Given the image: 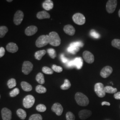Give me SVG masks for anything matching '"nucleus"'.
Listing matches in <instances>:
<instances>
[{"label":"nucleus","mask_w":120,"mask_h":120,"mask_svg":"<svg viewBox=\"0 0 120 120\" xmlns=\"http://www.w3.org/2000/svg\"><path fill=\"white\" fill-rule=\"evenodd\" d=\"M75 99L77 104L82 106H86L89 104L88 97L82 93L78 92L75 95Z\"/></svg>","instance_id":"1"},{"label":"nucleus","mask_w":120,"mask_h":120,"mask_svg":"<svg viewBox=\"0 0 120 120\" xmlns=\"http://www.w3.org/2000/svg\"><path fill=\"white\" fill-rule=\"evenodd\" d=\"M49 35V44L53 46H58L61 43V40L58 34L56 32H50Z\"/></svg>","instance_id":"2"},{"label":"nucleus","mask_w":120,"mask_h":120,"mask_svg":"<svg viewBox=\"0 0 120 120\" xmlns=\"http://www.w3.org/2000/svg\"><path fill=\"white\" fill-rule=\"evenodd\" d=\"M84 44L82 41H77L71 43L67 49L68 52L73 54H75L80 50V48L83 47Z\"/></svg>","instance_id":"3"},{"label":"nucleus","mask_w":120,"mask_h":120,"mask_svg":"<svg viewBox=\"0 0 120 120\" xmlns=\"http://www.w3.org/2000/svg\"><path fill=\"white\" fill-rule=\"evenodd\" d=\"M83 64V61L81 57H77L73 60L69 61L67 63L68 67H76L78 69H82Z\"/></svg>","instance_id":"4"},{"label":"nucleus","mask_w":120,"mask_h":120,"mask_svg":"<svg viewBox=\"0 0 120 120\" xmlns=\"http://www.w3.org/2000/svg\"><path fill=\"white\" fill-rule=\"evenodd\" d=\"M49 40L48 35H43L40 36L36 41V45L37 47H43L49 44Z\"/></svg>","instance_id":"5"},{"label":"nucleus","mask_w":120,"mask_h":120,"mask_svg":"<svg viewBox=\"0 0 120 120\" xmlns=\"http://www.w3.org/2000/svg\"><path fill=\"white\" fill-rule=\"evenodd\" d=\"M35 101L34 97L31 95H28L23 99V105L24 107L26 109H29L34 105Z\"/></svg>","instance_id":"6"},{"label":"nucleus","mask_w":120,"mask_h":120,"mask_svg":"<svg viewBox=\"0 0 120 120\" xmlns=\"http://www.w3.org/2000/svg\"><path fill=\"white\" fill-rule=\"evenodd\" d=\"M94 91L96 94L99 98H104L105 96V87L101 83H97L95 85Z\"/></svg>","instance_id":"7"},{"label":"nucleus","mask_w":120,"mask_h":120,"mask_svg":"<svg viewBox=\"0 0 120 120\" xmlns=\"http://www.w3.org/2000/svg\"><path fill=\"white\" fill-rule=\"evenodd\" d=\"M74 22L78 25H83L86 22V18L83 14L81 13H76L73 16Z\"/></svg>","instance_id":"8"},{"label":"nucleus","mask_w":120,"mask_h":120,"mask_svg":"<svg viewBox=\"0 0 120 120\" xmlns=\"http://www.w3.org/2000/svg\"><path fill=\"white\" fill-rule=\"evenodd\" d=\"M33 64L29 61H25L22 65V71L25 75L29 74L33 69Z\"/></svg>","instance_id":"9"},{"label":"nucleus","mask_w":120,"mask_h":120,"mask_svg":"<svg viewBox=\"0 0 120 120\" xmlns=\"http://www.w3.org/2000/svg\"><path fill=\"white\" fill-rule=\"evenodd\" d=\"M24 14L23 12L21 10H17L14 16L13 22L15 25H20L23 20Z\"/></svg>","instance_id":"10"},{"label":"nucleus","mask_w":120,"mask_h":120,"mask_svg":"<svg viewBox=\"0 0 120 120\" xmlns=\"http://www.w3.org/2000/svg\"><path fill=\"white\" fill-rule=\"evenodd\" d=\"M117 4V1L116 0H109L108 1L106 9L108 13H113L116 9Z\"/></svg>","instance_id":"11"},{"label":"nucleus","mask_w":120,"mask_h":120,"mask_svg":"<svg viewBox=\"0 0 120 120\" xmlns=\"http://www.w3.org/2000/svg\"><path fill=\"white\" fill-rule=\"evenodd\" d=\"M83 57L84 60L89 64H92L94 61V55L90 51H85L83 53Z\"/></svg>","instance_id":"12"},{"label":"nucleus","mask_w":120,"mask_h":120,"mask_svg":"<svg viewBox=\"0 0 120 120\" xmlns=\"http://www.w3.org/2000/svg\"><path fill=\"white\" fill-rule=\"evenodd\" d=\"M12 113L11 111L7 108H4L1 110V116L3 120H11Z\"/></svg>","instance_id":"13"},{"label":"nucleus","mask_w":120,"mask_h":120,"mask_svg":"<svg viewBox=\"0 0 120 120\" xmlns=\"http://www.w3.org/2000/svg\"><path fill=\"white\" fill-rule=\"evenodd\" d=\"M112 68L110 66H106L101 69L100 75L104 78L109 77L112 72Z\"/></svg>","instance_id":"14"},{"label":"nucleus","mask_w":120,"mask_h":120,"mask_svg":"<svg viewBox=\"0 0 120 120\" xmlns=\"http://www.w3.org/2000/svg\"><path fill=\"white\" fill-rule=\"evenodd\" d=\"M51 109L52 111L54 112L58 116H60L63 112V108L59 103H54L52 105Z\"/></svg>","instance_id":"15"},{"label":"nucleus","mask_w":120,"mask_h":120,"mask_svg":"<svg viewBox=\"0 0 120 120\" xmlns=\"http://www.w3.org/2000/svg\"><path fill=\"white\" fill-rule=\"evenodd\" d=\"M92 114V112L89 110L84 109L79 112L78 116L79 118L82 120H86L90 117Z\"/></svg>","instance_id":"16"},{"label":"nucleus","mask_w":120,"mask_h":120,"mask_svg":"<svg viewBox=\"0 0 120 120\" xmlns=\"http://www.w3.org/2000/svg\"><path fill=\"white\" fill-rule=\"evenodd\" d=\"M38 29L36 26H30L26 29L25 34L28 36H31L34 35L38 32Z\"/></svg>","instance_id":"17"},{"label":"nucleus","mask_w":120,"mask_h":120,"mask_svg":"<svg viewBox=\"0 0 120 120\" xmlns=\"http://www.w3.org/2000/svg\"><path fill=\"white\" fill-rule=\"evenodd\" d=\"M6 49L9 52L15 53L18 50V47L16 44L10 42L7 45Z\"/></svg>","instance_id":"18"},{"label":"nucleus","mask_w":120,"mask_h":120,"mask_svg":"<svg viewBox=\"0 0 120 120\" xmlns=\"http://www.w3.org/2000/svg\"><path fill=\"white\" fill-rule=\"evenodd\" d=\"M64 31L65 34L70 36H73L75 34V29L73 26L70 25H67L64 26Z\"/></svg>","instance_id":"19"},{"label":"nucleus","mask_w":120,"mask_h":120,"mask_svg":"<svg viewBox=\"0 0 120 120\" xmlns=\"http://www.w3.org/2000/svg\"><path fill=\"white\" fill-rule=\"evenodd\" d=\"M53 3L51 0H45L42 4L43 8L47 11L50 10L53 8Z\"/></svg>","instance_id":"20"},{"label":"nucleus","mask_w":120,"mask_h":120,"mask_svg":"<svg viewBox=\"0 0 120 120\" xmlns=\"http://www.w3.org/2000/svg\"><path fill=\"white\" fill-rule=\"evenodd\" d=\"M37 17L40 20H42L44 19H49L50 17V15L46 11H42L38 13L37 14Z\"/></svg>","instance_id":"21"},{"label":"nucleus","mask_w":120,"mask_h":120,"mask_svg":"<svg viewBox=\"0 0 120 120\" xmlns=\"http://www.w3.org/2000/svg\"><path fill=\"white\" fill-rule=\"evenodd\" d=\"M21 85L22 86V90L26 92H30L33 89L32 86L30 85V84H29L27 82H24V81L22 82H21Z\"/></svg>","instance_id":"22"},{"label":"nucleus","mask_w":120,"mask_h":120,"mask_svg":"<svg viewBox=\"0 0 120 120\" xmlns=\"http://www.w3.org/2000/svg\"><path fill=\"white\" fill-rule=\"evenodd\" d=\"M46 53V51L45 50H41L36 52L35 53V58L38 60H41L42 57L44 56Z\"/></svg>","instance_id":"23"},{"label":"nucleus","mask_w":120,"mask_h":120,"mask_svg":"<svg viewBox=\"0 0 120 120\" xmlns=\"http://www.w3.org/2000/svg\"><path fill=\"white\" fill-rule=\"evenodd\" d=\"M17 116L22 120H25L27 116L26 112L22 109H19L17 110Z\"/></svg>","instance_id":"24"},{"label":"nucleus","mask_w":120,"mask_h":120,"mask_svg":"<svg viewBox=\"0 0 120 120\" xmlns=\"http://www.w3.org/2000/svg\"><path fill=\"white\" fill-rule=\"evenodd\" d=\"M36 80L40 84H44L45 82L44 76L42 73H39L36 76Z\"/></svg>","instance_id":"25"},{"label":"nucleus","mask_w":120,"mask_h":120,"mask_svg":"<svg viewBox=\"0 0 120 120\" xmlns=\"http://www.w3.org/2000/svg\"><path fill=\"white\" fill-rule=\"evenodd\" d=\"M117 91V89L113 88L110 86H106L105 87V93L108 94H115Z\"/></svg>","instance_id":"26"},{"label":"nucleus","mask_w":120,"mask_h":120,"mask_svg":"<svg viewBox=\"0 0 120 120\" xmlns=\"http://www.w3.org/2000/svg\"><path fill=\"white\" fill-rule=\"evenodd\" d=\"M71 86V84L68 79H65L64 83L60 86V89L62 90H67L69 89Z\"/></svg>","instance_id":"27"},{"label":"nucleus","mask_w":120,"mask_h":120,"mask_svg":"<svg viewBox=\"0 0 120 120\" xmlns=\"http://www.w3.org/2000/svg\"><path fill=\"white\" fill-rule=\"evenodd\" d=\"M8 32V29L5 26H0V38H4Z\"/></svg>","instance_id":"28"},{"label":"nucleus","mask_w":120,"mask_h":120,"mask_svg":"<svg viewBox=\"0 0 120 120\" xmlns=\"http://www.w3.org/2000/svg\"><path fill=\"white\" fill-rule=\"evenodd\" d=\"M36 91L38 94H44L46 92V88L41 85H38L36 87Z\"/></svg>","instance_id":"29"},{"label":"nucleus","mask_w":120,"mask_h":120,"mask_svg":"<svg viewBox=\"0 0 120 120\" xmlns=\"http://www.w3.org/2000/svg\"><path fill=\"white\" fill-rule=\"evenodd\" d=\"M17 85L16 81L14 78H11L9 79L7 82V86L9 89H12L15 87Z\"/></svg>","instance_id":"30"},{"label":"nucleus","mask_w":120,"mask_h":120,"mask_svg":"<svg viewBox=\"0 0 120 120\" xmlns=\"http://www.w3.org/2000/svg\"><path fill=\"white\" fill-rule=\"evenodd\" d=\"M47 52L49 56H50V57L52 59H54L56 56V51L54 49H52V48L49 49H48Z\"/></svg>","instance_id":"31"},{"label":"nucleus","mask_w":120,"mask_h":120,"mask_svg":"<svg viewBox=\"0 0 120 120\" xmlns=\"http://www.w3.org/2000/svg\"><path fill=\"white\" fill-rule=\"evenodd\" d=\"M112 45L116 48L119 49H120V40L118 39H113L112 41Z\"/></svg>","instance_id":"32"},{"label":"nucleus","mask_w":120,"mask_h":120,"mask_svg":"<svg viewBox=\"0 0 120 120\" xmlns=\"http://www.w3.org/2000/svg\"><path fill=\"white\" fill-rule=\"evenodd\" d=\"M42 71L43 73L45 74H46L51 75L53 73V70L47 66L43 67L42 69Z\"/></svg>","instance_id":"33"},{"label":"nucleus","mask_w":120,"mask_h":120,"mask_svg":"<svg viewBox=\"0 0 120 120\" xmlns=\"http://www.w3.org/2000/svg\"><path fill=\"white\" fill-rule=\"evenodd\" d=\"M29 120H42V117L39 114H34L30 116Z\"/></svg>","instance_id":"34"},{"label":"nucleus","mask_w":120,"mask_h":120,"mask_svg":"<svg viewBox=\"0 0 120 120\" xmlns=\"http://www.w3.org/2000/svg\"><path fill=\"white\" fill-rule=\"evenodd\" d=\"M20 93V90L18 88H15L13 90L11 91L10 93H9V95L11 97H15L17 96V95L19 94Z\"/></svg>","instance_id":"35"},{"label":"nucleus","mask_w":120,"mask_h":120,"mask_svg":"<svg viewBox=\"0 0 120 120\" xmlns=\"http://www.w3.org/2000/svg\"><path fill=\"white\" fill-rule=\"evenodd\" d=\"M36 109L40 112H44L46 110V107L43 104H39L37 106Z\"/></svg>","instance_id":"36"},{"label":"nucleus","mask_w":120,"mask_h":120,"mask_svg":"<svg viewBox=\"0 0 120 120\" xmlns=\"http://www.w3.org/2000/svg\"><path fill=\"white\" fill-rule=\"evenodd\" d=\"M90 35L92 37L96 39L99 38L101 37V35L94 30H92L90 31Z\"/></svg>","instance_id":"37"},{"label":"nucleus","mask_w":120,"mask_h":120,"mask_svg":"<svg viewBox=\"0 0 120 120\" xmlns=\"http://www.w3.org/2000/svg\"><path fill=\"white\" fill-rule=\"evenodd\" d=\"M52 69L53 70V71L56 72V73H61L63 71V69L61 67L57 66L56 64L52 65Z\"/></svg>","instance_id":"38"},{"label":"nucleus","mask_w":120,"mask_h":120,"mask_svg":"<svg viewBox=\"0 0 120 120\" xmlns=\"http://www.w3.org/2000/svg\"><path fill=\"white\" fill-rule=\"evenodd\" d=\"M66 118L67 120H75V116L71 112H68L66 114Z\"/></svg>","instance_id":"39"},{"label":"nucleus","mask_w":120,"mask_h":120,"mask_svg":"<svg viewBox=\"0 0 120 120\" xmlns=\"http://www.w3.org/2000/svg\"><path fill=\"white\" fill-rule=\"evenodd\" d=\"M60 58H61V60L62 62L63 63H67L69 61V60L68 59V58L65 57L64 54H61V55H60Z\"/></svg>","instance_id":"40"},{"label":"nucleus","mask_w":120,"mask_h":120,"mask_svg":"<svg viewBox=\"0 0 120 120\" xmlns=\"http://www.w3.org/2000/svg\"><path fill=\"white\" fill-rule=\"evenodd\" d=\"M5 49L4 47H0V58L3 57L5 54Z\"/></svg>","instance_id":"41"},{"label":"nucleus","mask_w":120,"mask_h":120,"mask_svg":"<svg viewBox=\"0 0 120 120\" xmlns=\"http://www.w3.org/2000/svg\"><path fill=\"white\" fill-rule=\"evenodd\" d=\"M114 98L117 100H120V92L115 93L114 95Z\"/></svg>","instance_id":"42"},{"label":"nucleus","mask_w":120,"mask_h":120,"mask_svg":"<svg viewBox=\"0 0 120 120\" xmlns=\"http://www.w3.org/2000/svg\"><path fill=\"white\" fill-rule=\"evenodd\" d=\"M101 105L102 106L104 105H106L109 106V105H110V103L108 102H107V101H103L101 103Z\"/></svg>","instance_id":"43"},{"label":"nucleus","mask_w":120,"mask_h":120,"mask_svg":"<svg viewBox=\"0 0 120 120\" xmlns=\"http://www.w3.org/2000/svg\"><path fill=\"white\" fill-rule=\"evenodd\" d=\"M13 1V0H7V1L8 2H12Z\"/></svg>","instance_id":"44"},{"label":"nucleus","mask_w":120,"mask_h":120,"mask_svg":"<svg viewBox=\"0 0 120 120\" xmlns=\"http://www.w3.org/2000/svg\"><path fill=\"white\" fill-rule=\"evenodd\" d=\"M118 15H119V17L120 18V10H119V12H118Z\"/></svg>","instance_id":"45"},{"label":"nucleus","mask_w":120,"mask_h":120,"mask_svg":"<svg viewBox=\"0 0 120 120\" xmlns=\"http://www.w3.org/2000/svg\"></svg>","instance_id":"46"}]
</instances>
